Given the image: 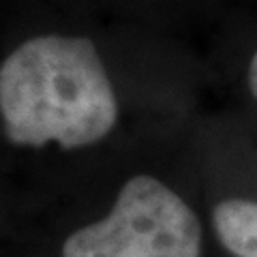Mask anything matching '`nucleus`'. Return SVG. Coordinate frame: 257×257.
<instances>
[{
  "label": "nucleus",
  "instance_id": "20e7f679",
  "mask_svg": "<svg viewBox=\"0 0 257 257\" xmlns=\"http://www.w3.org/2000/svg\"><path fill=\"white\" fill-rule=\"evenodd\" d=\"M246 77H248V88H251L253 96L257 99V52L253 54L251 62H248V73H246Z\"/></svg>",
  "mask_w": 257,
  "mask_h": 257
},
{
  "label": "nucleus",
  "instance_id": "7ed1b4c3",
  "mask_svg": "<svg viewBox=\"0 0 257 257\" xmlns=\"http://www.w3.org/2000/svg\"><path fill=\"white\" fill-rule=\"evenodd\" d=\"M221 244L236 257H257V202L225 199L212 210Z\"/></svg>",
  "mask_w": 257,
  "mask_h": 257
},
{
  "label": "nucleus",
  "instance_id": "f257e3e1",
  "mask_svg": "<svg viewBox=\"0 0 257 257\" xmlns=\"http://www.w3.org/2000/svg\"><path fill=\"white\" fill-rule=\"evenodd\" d=\"M0 114L13 144L82 148L114 128L118 103L90 39L45 35L3 62Z\"/></svg>",
  "mask_w": 257,
  "mask_h": 257
},
{
  "label": "nucleus",
  "instance_id": "f03ea898",
  "mask_svg": "<svg viewBox=\"0 0 257 257\" xmlns=\"http://www.w3.org/2000/svg\"><path fill=\"white\" fill-rule=\"evenodd\" d=\"M202 225L187 202L152 176L120 189L109 214L73 231L62 257H199Z\"/></svg>",
  "mask_w": 257,
  "mask_h": 257
}]
</instances>
